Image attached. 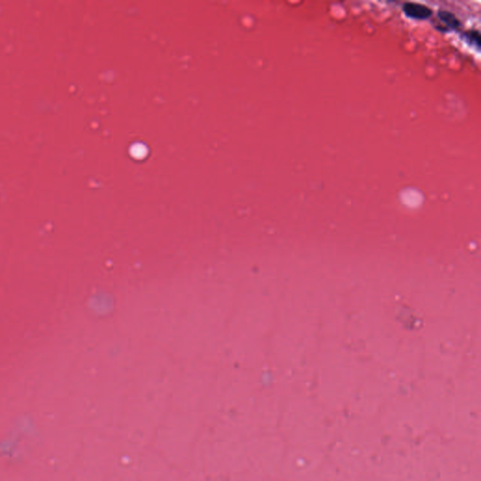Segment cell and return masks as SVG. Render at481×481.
Masks as SVG:
<instances>
[{"label":"cell","mask_w":481,"mask_h":481,"mask_svg":"<svg viewBox=\"0 0 481 481\" xmlns=\"http://www.w3.org/2000/svg\"><path fill=\"white\" fill-rule=\"evenodd\" d=\"M403 11L405 12L407 16L418 19V20H424L430 17L432 11L425 5H421L418 3H406L403 6Z\"/></svg>","instance_id":"obj_1"},{"label":"cell","mask_w":481,"mask_h":481,"mask_svg":"<svg viewBox=\"0 0 481 481\" xmlns=\"http://www.w3.org/2000/svg\"><path fill=\"white\" fill-rule=\"evenodd\" d=\"M439 16L443 21L446 22V24H448L449 27H451L452 28H457L460 26L459 20L449 11H440Z\"/></svg>","instance_id":"obj_2"},{"label":"cell","mask_w":481,"mask_h":481,"mask_svg":"<svg viewBox=\"0 0 481 481\" xmlns=\"http://www.w3.org/2000/svg\"><path fill=\"white\" fill-rule=\"evenodd\" d=\"M468 38L472 40V42L476 43L478 46L481 44V41H480V33L478 31H471V32L468 33Z\"/></svg>","instance_id":"obj_3"}]
</instances>
